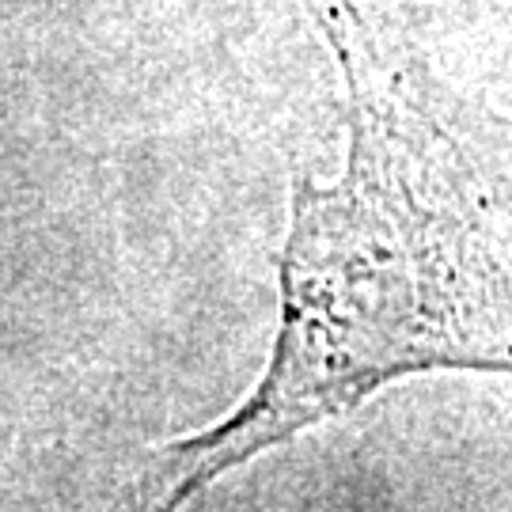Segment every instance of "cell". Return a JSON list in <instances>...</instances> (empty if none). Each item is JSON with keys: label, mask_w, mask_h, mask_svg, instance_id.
Listing matches in <instances>:
<instances>
[{"label": "cell", "mask_w": 512, "mask_h": 512, "mask_svg": "<svg viewBox=\"0 0 512 512\" xmlns=\"http://www.w3.org/2000/svg\"><path fill=\"white\" fill-rule=\"evenodd\" d=\"M319 19L349 84L346 175L296 179L270 368L236 414L167 448L160 505H183L399 376L512 372L509 209L387 73L349 0Z\"/></svg>", "instance_id": "cell-1"}]
</instances>
